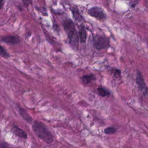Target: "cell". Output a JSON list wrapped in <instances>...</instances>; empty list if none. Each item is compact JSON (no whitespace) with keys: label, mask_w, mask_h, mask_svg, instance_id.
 <instances>
[{"label":"cell","mask_w":148,"mask_h":148,"mask_svg":"<svg viewBox=\"0 0 148 148\" xmlns=\"http://www.w3.org/2000/svg\"><path fill=\"white\" fill-rule=\"evenodd\" d=\"M13 132L17 136H18L19 138H23V139H26L27 138V135L26 134V132L23 130L22 129L20 128L19 127H17V126H14L12 129Z\"/></svg>","instance_id":"obj_9"},{"label":"cell","mask_w":148,"mask_h":148,"mask_svg":"<svg viewBox=\"0 0 148 148\" xmlns=\"http://www.w3.org/2000/svg\"><path fill=\"white\" fill-rule=\"evenodd\" d=\"M77 33H78V36H79L80 42L82 43H86V39H87V32L84 24H82L79 26V32Z\"/></svg>","instance_id":"obj_7"},{"label":"cell","mask_w":148,"mask_h":148,"mask_svg":"<svg viewBox=\"0 0 148 148\" xmlns=\"http://www.w3.org/2000/svg\"><path fill=\"white\" fill-rule=\"evenodd\" d=\"M113 75L115 78H120L121 77V71L119 69H114L113 71Z\"/></svg>","instance_id":"obj_14"},{"label":"cell","mask_w":148,"mask_h":148,"mask_svg":"<svg viewBox=\"0 0 148 148\" xmlns=\"http://www.w3.org/2000/svg\"><path fill=\"white\" fill-rule=\"evenodd\" d=\"M63 27L66 33L70 45L75 49L79 46V36L74 23L70 19H65L63 22Z\"/></svg>","instance_id":"obj_2"},{"label":"cell","mask_w":148,"mask_h":148,"mask_svg":"<svg viewBox=\"0 0 148 148\" xmlns=\"http://www.w3.org/2000/svg\"><path fill=\"white\" fill-rule=\"evenodd\" d=\"M92 45L97 50H101L109 46V39L106 36L97 35L93 37Z\"/></svg>","instance_id":"obj_3"},{"label":"cell","mask_w":148,"mask_h":148,"mask_svg":"<svg viewBox=\"0 0 148 148\" xmlns=\"http://www.w3.org/2000/svg\"><path fill=\"white\" fill-rule=\"evenodd\" d=\"M22 1L24 2V3L25 5H28L31 2V0H22Z\"/></svg>","instance_id":"obj_16"},{"label":"cell","mask_w":148,"mask_h":148,"mask_svg":"<svg viewBox=\"0 0 148 148\" xmlns=\"http://www.w3.org/2000/svg\"><path fill=\"white\" fill-rule=\"evenodd\" d=\"M3 1L4 0H0V9L2 8L3 6Z\"/></svg>","instance_id":"obj_17"},{"label":"cell","mask_w":148,"mask_h":148,"mask_svg":"<svg viewBox=\"0 0 148 148\" xmlns=\"http://www.w3.org/2000/svg\"><path fill=\"white\" fill-rule=\"evenodd\" d=\"M1 40L5 43L12 44V45H16L20 42V39L18 37L13 35H7V36H3L1 38Z\"/></svg>","instance_id":"obj_6"},{"label":"cell","mask_w":148,"mask_h":148,"mask_svg":"<svg viewBox=\"0 0 148 148\" xmlns=\"http://www.w3.org/2000/svg\"><path fill=\"white\" fill-rule=\"evenodd\" d=\"M136 83L138 86V88L142 91L143 95L145 97L147 96L148 94V90H147V87L146 86V84L145 83L144 78L141 73V72L138 70L136 72Z\"/></svg>","instance_id":"obj_4"},{"label":"cell","mask_w":148,"mask_h":148,"mask_svg":"<svg viewBox=\"0 0 148 148\" xmlns=\"http://www.w3.org/2000/svg\"><path fill=\"white\" fill-rule=\"evenodd\" d=\"M81 80L84 84H88L92 81L95 80L96 77L93 74H90V75H83L81 77Z\"/></svg>","instance_id":"obj_10"},{"label":"cell","mask_w":148,"mask_h":148,"mask_svg":"<svg viewBox=\"0 0 148 148\" xmlns=\"http://www.w3.org/2000/svg\"><path fill=\"white\" fill-rule=\"evenodd\" d=\"M97 92H97L98 94L102 97H107V96L110 95V91L103 87H98L97 88Z\"/></svg>","instance_id":"obj_11"},{"label":"cell","mask_w":148,"mask_h":148,"mask_svg":"<svg viewBox=\"0 0 148 148\" xmlns=\"http://www.w3.org/2000/svg\"><path fill=\"white\" fill-rule=\"evenodd\" d=\"M32 128L35 134L46 143L50 144L53 142V135L44 123L39 121H35Z\"/></svg>","instance_id":"obj_1"},{"label":"cell","mask_w":148,"mask_h":148,"mask_svg":"<svg viewBox=\"0 0 148 148\" xmlns=\"http://www.w3.org/2000/svg\"><path fill=\"white\" fill-rule=\"evenodd\" d=\"M88 13L91 16L101 20H105L106 17V15L104 13L103 9L97 6L92 7L89 9L88 10Z\"/></svg>","instance_id":"obj_5"},{"label":"cell","mask_w":148,"mask_h":148,"mask_svg":"<svg viewBox=\"0 0 148 148\" xmlns=\"http://www.w3.org/2000/svg\"><path fill=\"white\" fill-rule=\"evenodd\" d=\"M72 13H73V16L75 17V18L76 20H78V21H80V20H82V17H81V16L80 15V14H79V13L78 12V11L75 10L74 9V10H72Z\"/></svg>","instance_id":"obj_15"},{"label":"cell","mask_w":148,"mask_h":148,"mask_svg":"<svg viewBox=\"0 0 148 148\" xmlns=\"http://www.w3.org/2000/svg\"><path fill=\"white\" fill-rule=\"evenodd\" d=\"M117 131V129L113 127H109L107 128H105L104 130V133L107 135L113 134H114Z\"/></svg>","instance_id":"obj_12"},{"label":"cell","mask_w":148,"mask_h":148,"mask_svg":"<svg viewBox=\"0 0 148 148\" xmlns=\"http://www.w3.org/2000/svg\"><path fill=\"white\" fill-rule=\"evenodd\" d=\"M18 112L21 116V117L27 122L31 123L32 122L33 119L32 117L29 114V113L23 108L21 107H18Z\"/></svg>","instance_id":"obj_8"},{"label":"cell","mask_w":148,"mask_h":148,"mask_svg":"<svg viewBox=\"0 0 148 148\" xmlns=\"http://www.w3.org/2000/svg\"><path fill=\"white\" fill-rule=\"evenodd\" d=\"M0 56L3 57H5L6 58H8L9 57V53L6 51V50L2 47L0 45Z\"/></svg>","instance_id":"obj_13"}]
</instances>
